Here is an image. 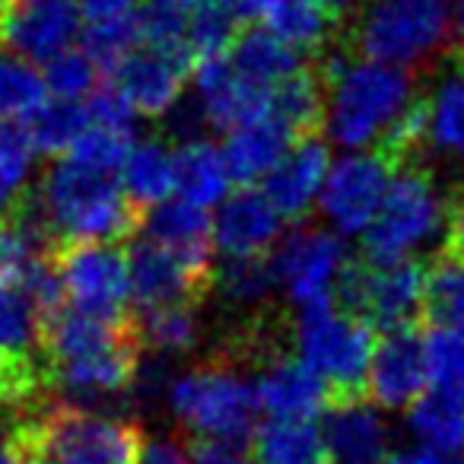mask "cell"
Masks as SVG:
<instances>
[{"label": "cell", "mask_w": 464, "mask_h": 464, "mask_svg": "<svg viewBox=\"0 0 464 464\" xmlns=\"http://www.w3.org/2000/svg\"><path fill=\"white\" fill-rule=\"evenodd\" d=\"M322 130L328 147L411 153L423 140L413 71L366 54L334 58L322 80Z\"/></svg>", "instance_id": "6da1fadb"}, {"label": "cell", "mask_w": 464, "mask_h": 464, "mask_svg": "<svg viewBox=\"0 0 464 464\" xmlns=\"http://www.w3.org/2000/svg\"><path fill=\"white\" fill-rule=\"evenodd\" d=\"M143 430L86 404H52L7 423L4 449L20 464H137Z\"/></svg>", "instance_id": "7a4b0ae2"}, {"label": "cell", "mask_w": 464, "mask_h": 464, "mask_svg": "<svg viewBox=\"0 0 464 464\" xmlns=\"http://www.w3.org/2000/svg\"><path fill=\"white\" fill-rule=\"evenodd\" d=\"M33 219L45 236L67 246L118 242L134 229L137 207L121 191L118 175L58 156L39 179Z\"/></svg>", "instance_id": "3957f363"}, {"label": "cell", "mask_w": 464, "mask_h": 464, "mask_svg": "<svg viewBox=\"0 0 464 464\" xmlns=\"http://www.w3.org/2000/svg\"><path fill=\"white\" fill-rule=\"evenodd\" d=\"M451 39V0H360L353 14L356 54L404 71H417L442 58Z\"/></svg>", "instance_id": "277c9868"}, {"label": "cell", "mask_w": 464, "mask_h": 464, "mask_svg": "<svg viewBox=\"0 0 464 464\" xmlns=\"http://www.w3.org/2000/svg\"><path fill=\"white\" fill-rule=\"evenodd\" d=\"M451 198L442 181L417 166L398 169L369 229L362 232V252L369 261H417L432 252L449 232Z\"/></svg>", "instance_id": "5b68a950"}, {"label": "cell", "mask_w": 464, "mask_h": 464, "mask_svg": "<svg viewBox=\"0 0 464 464\" xmlns=\"http://www.w3.org/2000/svg\"><path fill=\"white\" fill-rule=\"evenodd\" d=\"M172 420L194 439L246 442L255 430V382L229 362H200L162 382Z\"/></svg>", "instance_id": "8992f818"}, {"label": "cell", "mask_w": 464, "mask_h": 464, "mask_svg": "<svg viewBox=\"0 0 464 464\" xmlns=\"http://www.w3.org/2000/svg\"><path fill=\"white\" fill-rule=\"evenodd\" d=\"M372 347L375 331L341 303L299 309L293 322V356L303 360L328 385V392H360Z\"/></svg>", "instance_id": "52a82bcc"}, {"label": "cell", "mask_w": 464, "mask_h": 464, "mask_svg": "<svg viewBox=\"0 0 464 464\" xmlns=\"http://www.w3.org/2000/svg\"><path fill=\"white\" fill-rule=\"evenodd\" d=\"M277 293H284L296 309L337 303L341 286L347 280L350 248L347 239L328 226H299L284 232L271 252Z\"/></svg>", "instance_id": "ba28073f"}, {"label": "cell", "mask_w": 464, "mask_h": 464, "mask_svg": "<svg viewBox=\"0 0 464 464\" xmlns=\"http://www.w3.org/2000/svg\"><path fill=\"white\" fill-rule=\"evenodd\" d=\"M392 156L382 150H341L331 156L315 210L343 239H360L382 207L392 181Z\"/></svg>", "instance_id": "9c48e42d"}, {"label": "cell", "mask_w": 464, "mask_h": 464, "mask_svg": "<svg viewBox=\"0 0 464 464\" xmlns=\"http://www.w3.org/2000/svg\"><path fill=\"white\" fill-rule=\"evenodd\" d=\"M54 280L61 303L86 315L124 322V312L130 309L128 252L118 248V242L67 246L54 265Z\"/></svg>", "instance_id": "30bf717a"}, {"label": "cell", "mask_w": 464, "mask_h": 464, "mask_svg": "<svg viewBox=\"0 0 464 464\" xmlns=\"http://www.w3.org/2000/svg\"><path fill=\"white\" fill-rule=\"evenodd\" d=\"M337 303L372 331L411 328L426 305V271L417 261H366L350 267Z\"/></svg>", "instance_id": "8fae6325"}, {"label": "cell", "mask_w": 464, "mask_h": 464, "mask_svg": "<svg viewBox=\"0 0 464 464\" xmlns=\"http://www.w3.org/2000/svg\"><path fill=\"white\" fill-rule=\"evenodd\" d=\"M137 372H140L137 343L130 334H124L105 347L45 362L42 382L54 388L67 404H102L118 394H128Z\"/></svg>", "instance_id": "7c38bea8"}, {"label": "cell", "mask_w": 464, "mask_h": 464, "mask_svg": "<svg viewBox=\"0 0 464 464\" xmlns=\"http://www.w3.org/2000/svg\"><path fill=\"white\" fill-rule=\"evenodd\" d=\"M284 213L271 204L258 185H246L229 191L210 210L213 252L223 261L232 258H265L284 236Z\"/></svg>", "instance_id": "4fadbf2b"}, {"label": "cell", "mask_w": 464, "mask_h": 464, "mask_svg": "<svg viewBox=\"0 0 464 464\" xmlns=\"http://www.w3.org/2000/svg\"><path fill=\"white\" fill-rule=\"evenodd\" d=\"M111 86L128 99L137 118H169L188 92V61L156 45H140L111 67Z\"/></svg>", "instance_id": "5bb4252c"}, {"label": "cell", "mask_w": 464, "mask_h": 464, "mask_svg": "<svg viewBox=\"0 0 464 464\" xmlns=\"http://www.w3.org/2000/svg\"><path fill=\"white\" fill-rule=\"evenodd\" d=\"M80 10L73 0H4L0 39L20 58L45 64L80 42Z\"/></svg>", "instance_id": "9a60e30c"}, {"label": "cell", "mask_w": 464, "mask_h": 464, "mask_svg": "<svg viewBox=\"0 0 464 464\" xmlns=\"http://www.w3.org/2000/svg\"><path fill=\"white\" fill-rule=\"evenodd\" d=\"M430 366H426L423 337L411 328L385 331L375 337L369 356L362 388L382 411H407L420 394L430 388Z\"/></svg>", "instance_id": "2e32d148"}, {"label": "cell", "mask_w": 464, "mask_h": 464, "mask_svg": "<svg viewBox=\"0 0 464 464\" xmlns=\"http://www.w3.org/2000/svg\"><path fill=\"white\" fill-rule=\"evenodd\" d=\"M188 83H191L194 115L200 118V124L223 134L265 111L271 96V90H261L232 64L226 52L194 61V77H188Z\"/></svg>", "instance_id": "e0dca14e"}, {"label": "cell", "mask_w": 464, "mask_h": 464, "mask_svg": "<svg viewBox=\"0 0 464 464\" xmlns=\"http://www.w3.org/2000/svg\"><path fill=\"white\" fill-rule=\"evenodd\" d=\"M0 290H23L42 315L61 305L54 265L45 255V232L35 219L0 217Z\"/></svg>", "instance_id": "ac0fdd59"}, {"label": "cell", "mask_w": 464, "mask_h": 464, "mask_svg": "<svg viewBox=\"0 0 464 464\" xmlns=\"http://www.w3.org/2000/svg\"><path fill=\"white\" fill-rule=\"evenodd\" d=\"M328 166H331L328 140L296 137V140L286 147V153L274 162L271 172L261 179L258 188L271 198V204L284 213V219H299L309 210H315Z\"/></svg>", "instance_id": "d6986e66"}, {"label": "cell", "mask_w": 464, "mask_h": 464, "mask_svg": "<svg viewBox=\"0 0 464 464\" xmlns=\"http://www.w3.org/2000/svg\"><path fill=\"white\" fill-rule=\"evenodd\" d=\"M130 271V305L137 309H156L169 303H191L200 290L207 271L169 248L140 239L128 252Z\"/></svg>", "instance_id": "ffe728a7"}, {"label": "cell", "mask_w": 464, "mask_h": 464, "mask_svg": "<svg viewBox=\"0 0 464 464\" xmlns=\"http://www.w3.org/2000/svg\"><path fill=\"white\" fill-rule=\"evenodd\" d=\"M324 442L334 464H372L382 461L392 442L385 411L372 401L356 394H343L328 413H324Z\"/></svg>", "instance_id": "44dd1931"}, {"label": "cell", "mask_w": 464, "mask_h": 464, "mask_svg": "<svg viewBox=\"0 0 464 464\" xmlns=\"http://www.w3.org/2000/svg\"><path fill=\"white\" fill-rule=\"evenodd\" d=\"M252 382L258 411L267 417L315 420L328 404V385L296 356H271Z\"/></svg>", "instance_id": "7402d4cb"}, {"label": "cell", "mask_w": 464, "mask_h": 464, "mask_svg": "<svg viewBox=\"0 0 464 464\" xmlns=\"http://www.w3.org/2000/svg\"><path fill=\"white\" fill-rule=\"evenodd\" d=\"M423 140L432 160L464 172V64L445 71L420 99Z\"/></svg>", "instance_id": "603a6c76"}, {"label": "cell", "mask_w": 464, "mask_h": 464, "mask_svg": "<svg viewBox=\"0 0 464 464\" xmlns=\"http://www.w3.org/2000/svg\"><path fill=\"white\" fill-rule=\"evenodd\" d=\"M293 140H296V134L267 109L229 128L223 140V153L232 179L242 185H261V179L271 172L274 162L286 153Z\"/></svg>", "instance_id": "cb8c5ba5"}, {"label": "cell", "mask_w": 464, "mask_h": 464, "mask_svg": "<svg viewBox=\"0 0 464 464\" xmlns=\"http://www.w3.org/2000/svg\"><path fill=\"white\" fill-rule=\"evenodd\" d=\"M175 156V194L188 204H198L204 210H213L226 194L232 191L236 179L226 162L223 143L210 137L191 134L172 147Z\"/></svg>", "instance_id": "d4e9b609"}, {"label": "cell", "mask_w": 464, "mask_h": 464, "mask_svg": "<svg viewBox=\"0 0 464 464\" xmlns=\"http://www.w3.org/2000/svg\"><path fill=\"white\" fill-rule=\"evenodd\" d=\"M143 239L181 255L191 265L210 271L213 239H210V210L198 204H188L181 198H169L162 204L150 207L143 223Z\"/></svg>", "instance_id": "484cf974"}, {"label": "cell", "mask_w": 464, "mask_h": 464, "mask_svg": "<svg viewBox=\"0 0 464 464\" xmlns=\"http://www.w3.org/2000/svg\"><path fill=\"white\" fill-rule=\"evenodd\" d=\"M248 26H261L299 54L324 48L337 23L318 0H248Z\"/></svg>", "instance_id": "4316f807"}, {"label": "cell", "mask_w": 464, "mask_h": 464, "mask_svg": "<svg viewBox=\"0 0 464 464\" xmlns=\"http://www.w3.org/2000/svg\"><path fill=\"white\" fill-rule=\"evenodd\" d=\"M407 430L420 449L449 461L464 455V388L430 385L407 407Z\"/></svg>", "instance_id": "83f0119b"}, {"label": "cell", "mask_w": 464, "mask_h": 464, "mask_svg": "<svg viewBox=\"0 0 464 464\" xmlns=\"http://www.w3.org/2000/svg\"><path fill=\"white\" fill-rule=\"evenodd\" d=\"M118 185L137 210L162 204L175 194V156L172 143L160 137H143L128 147L118 166Z\"/></svg>", "instance_id": "f1b7e54d"}, {"label": "cell", "mask_w": 464, "mask_h": 464, "mask_svg": "<svg viewBox=\"0 0 464 464\" xmlns=\"http://www.w3.org/2000/svg\"><path fill=\"white\" fill-rule=\"evenodd\" d=\"M252 439L261 464H334L315 420L267 417L252 430Z\"/></svg>", "instance_id": "f546056e"}, {"label": "cell", "mask_w": 464, "mask_h": 464, "mask_svg": "<svg viewBox=\"0 0 464 464\" xmlns=\"http://www.w3.org/2000/svg\"><path fill=\"white\" fill-rule=\"evenodd\" d=\"M226 58L261 90H274L280 80L290 77L296 67H303V54L293 52L286 42H280L277 35H271L261 26L242 29L226 48Z\"/></svg>", "instance_id": "4dcf8cb0"}, {"label": "cell", "mask_w": 464, "mask_h": 464, "mask_svg": "<svg viewBox=\"0 0 464 464\" xmlns=\"http://www.w3.org/2000/svg\"><path fill=\"white\" fill-rule=\"evenodd\" d=\"M140 341L156 356H185L204 337L200 312L194 303H169L140 312Z\"/></svg>", "instance_id": "1f68e13d"}, {"label": "cell", "mask_w": 464, "mask_h": 464, "mask_svg": "<svg viewBox=\"0 0 464 464\" xmlns=\"http://www.w3.org/2000/svg\"><path fill=\"white\" fill-rule=\"evenodd\" d=\"M48 99L45 83H42L39 64L20 58L10 48L0 52V118L4 121L26 124L42 102Z\"/></svg>", "instance_id": "d6a6232c"}, {"label": "cell", "mask_w": 464, "mask_h": 464, "mask_svg": "<svg viewBox=\"0 0 464 464\" xmlns=\"http://www.w3.org/2000/svg\"><path fill=\"white\" fill-rule=\"evenodd\" d=\"M267 111L286 124L296 137H305L322 121V80L305 67H296L267 96Z\"/></svg>", "instance_id": "836d02e7"}, {"label": "cell", "mask_w": 464, "mask_h": 464, "mask_svg": "<svg viewBox=\"0 0 464 464\" xmlns=\"http://www.w3.org/2000/svg\"><path fill=\"white\" fill-rule=\"evenodd\" d=\"M217 290L226 305L242 309V312L261 309L265 303H271V296L277 293V277H274L271 255H265V258L223 261V267H219V274H217Z\"/></svg>", "instance_id": "e575fe53"}, {"label": "cell", "mask_w": 464, "mask_h": 464, "mask_svg": "<svg viewBox=\"0 0 464 464\" xmlns=\"http://www.w3.org/2000/svg\"><path fill=\"white\" fill-rule=\"evenodd\" d=\"M29 140L35 143L39 156H64L77 143V137L86 128V109L83 102H61V99H45L42 109L29 118L26 124Z\"/></svg>", "instance_id": "d590c367"}, {"label": "cell", "mask_w": 464, "mask_h": 464, "mask_svg": "<svg viewBox=\"0 0 464 464\" xmlns=\"http://www.w3.org/2000/svg\"><path fill=\"white\" fill-rule=\"evenodd\" d=\"M432 324L464 331V258L451 252L426 271V305Z\"/></svg>", "instance_id": "8d00e7d4"}, {"label": "cell", "mask_w": 464, "mask_h": 464, "mask_svg": "<svg viewBox=\"0 0 464 464\" xmlns=\"http://www.w3.org/2000/svg\"><path fill=\"white\" fill-rule=\"evenodd\" d=\"M39 71L48 99L61 102H86V96L99 86V64L80 45L54 54Z\"/></svg>", "instance_id": "74e56055"}, {"label": "cell", "mask_w": 464, "mask_h": 464, "mask_svg": "<svg viewBox=\"0 0 464 464\" xmlns=\"http://www.w3.org/2000/svg\"><path fill=\"white\" fill-rule=\"evenodd\" d=\"M35 162H39V150L29 140L26 128L16 121L0 124V210L29 188Z\"/></svg>", "instance_id": "f35d334b"}, {"label": "cell", "mask_w": 464, "mask_h": 464, "mask_svg": "<svg viewBox=\"0 0 464 464\" xmlns=\"http://www.w3.org/2000/svg\"><path fill=\"white\" fill-rule=\"evenodd\" d=\"M140 26L134 16H121V20H99V23H83L80 29V48L90 54L99 64V71H111L124 54H130L140 45Z\"/></svg>", "instance_id": "ab89813d"}, {"label": "cell", "mask_w": 464, "mask_h": 464, "mask_svg": "<svg viewBox=\"0 0 464 464\" xmlns=\"http://www.w3.org/2000/svg\"><path fill=\"white\" fill-rule=\"evenodd\" d=\"M42 331V309L23 290H0V347L33 353Z\"/></svg>", "instance_id": "60d3db41"}, {"label": "cell", "mask_w": 464, "mask_h": 464, "mask_svg": "<svg viewBox=\"0 0 464 464\" xmlns=\"http://www.w3.org/2000/svg\"><path fill=\"white\" fill-rule=\"evenodd\" d=\"M423 347L432 385L464 388V331L436 324L423 337Z\"/></svg>", "instance_id": "b9f144b4"}, {"label": "cell", "mask_w": 464, "mask_h": 464, "mask_svg": "<svg viewBox=\"0 0 464 464\" xmlns=\"http://www.w3.org/2000/svg\"><path fill=\"white\" fill-rule=\"evenodd\" d=\"M45 385L33 353H14L0 347V411H20Z\"/></svg>", "instance_id": "7bdbcfd3"}, {"label": "cell", "mask_w": 464, "mask_h": 464, "mask_svg": "<svg viewBox=\"0 0 464 464\" xmlns=\"http://www.w3.org/2000/svg\"><path fill=\"white\" fill-rule=\"evenodd\" d=\"M188 464H246L239 442H219V439H198L188 449Z\"/></svg>", "instance_id": "ee69618b"}, {"label": "cell", "mask_w": 464, "mask_h": 464, "mask_svg": "<svg viewBox=\"0 0 464 464\" xmlns=\"http://www.w3.org/2000/svg\"><path fill=\"white\" fill-rule=\"evenodd\" d=\"M80 10L83 23H99V20H121V16H134L140 0H73Z\"/></svg>", "instance_id": "f6af8a7d"}, {"label": "cell", "mask_w": 464, "mask_h": 464, "mask_svg": "<svg viewBox=\"0 0 464 464\" xmlns=\"http://www.w3.org/2000/svg\"><path fill=\"white\" fill-rule=\"evenodd\" d=\"M137 464H188V449H181L179 439H169V436L147 439Z\"/></svg>", "instance_id": "bcb514c9"}, {"label": "cell", "mask_w": 464, "mask_h": 464, "mask_svg": "<svg viewBox=\"0 0 464 464\" xmlns=\"http://www.w3.org/2000/svg\"><path fill=\"white\" fill-rule=\"evenodd\" d=\"M445 239H449L451 252L461 255L464 258V191L451 200V210H449V232H445Z\"/></svg>", "instance_id": "7dc6e473"}, {"label": "cell", "mask_w": 464, "mask_h": 464, "mask_svg": "<svg viewBox=\"0 0 464 464\" xmlns=\"http://www.w3.org/2000/svg\"><path fill=\"white\" fill-rule=\"evenodd\" d=\"M388 464H449V458H442V455H436V451L413 445V449L398 451V455H394Z\"/></svg>", "instance_id": "c3c4849f"}, {"label": "cell", "mask_w": 464, "mask_h": 464, "mask_svg": "<svg viewBox=\"0 0 464 464\" xmlns=\"http://www.w3.org/2000/svg\"><path fill=\"white\" fill-rule=\"evenodd\" d=\"M318 4H322L324 14H328L331 20L337 23V26H341L347 16H353L356 7H360V0H318Z\"/></svg>", "instance_id": "681fc988"}, {"label": "cell", "mask_w": 464, "mask_h": 464, "mask_svg": "<svg viewBox=\"0 0 464 464\" xmlns=\"http://www.w3.org/2000/svg\"><path fill=\"white\" fill-rule=\"evenodd\" d=\"M455 39H461L464 45V0L455 4Z\"/></svg>", "instance_id": "f907efd6"}, {"label": "cell", "mask_w": 464, "mask_h": 464, "mask_svg": "<svg viewBox=\"0 0 464 464\" xmlns=\"http://www.w3.org/2000/svg\"><path fill=\"white\" fill-rule=\"evenodd\" d=\"M0 464H20V458H16L10 449H4V445H0Z\"/></svg>", "instance_id": "816d5d0a"}, {"label": "cell", "mask_w": 464, "mask_h": 464, "mask_svg": "<svg viewBox=\"0 0 464 464\" xmlns=\"http://www.w3.org/2000/svg\"><path fill=\"white\" fill-rule=\"evenodd\" d=\"M0 14H4V0H0Z\"/></svg>", "instance_id": "f5cc1de1"}, {"label": "cell", "mask_w": 464, "mask_h": 464, "mask_svg": "<svg viewBox=\"0 0 464 464\" xmlns=\"http://www.w3.org/2000/svg\"><path fill=\"white\" fill-rule=\"evenodd\" d=\"M372 464H382V461H372Z\"/></svg>", "instance_id": "db71d44e"}]
</instances>
